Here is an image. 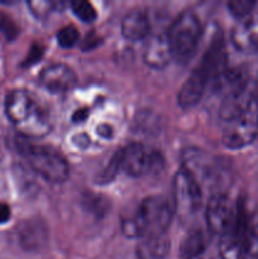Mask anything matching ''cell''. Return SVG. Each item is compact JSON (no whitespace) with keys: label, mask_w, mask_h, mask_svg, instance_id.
Segmentation results:
<instances>
[{"label":"cell","mask_w":258,"mask_h":259,"mask_svg":"<svg viewBox=\"0 0 258 259\" xmlns=\"http://www.w3.org/2000/svg\"><path fill=\"white\" fill-rule=\"evenodd\" d=\"M5 113L24 138H40L50 132L48 116L38 101L25 90H12L5 98Z\"/></svg>","instance_id":"6da1fadb"},{"label":"cell","mask_w":258,"mask_h":259,"mask_svg":"<svg viewBox=\"0 0 258 259\" xmlns=\"http://www.w3.org/2000/svg\"><path fill=\"white\" fill-rule=\"evenodd\" d=\"M174 209L168 200L162 196L144 199L136 214L124 222L123 229L129 237L147 238L164 234L171 224Z\"/></svg>","instance_id":"7a4b0ae2"},{"label":"cell","mask_w":258,"mask_h":259,"mask_svg":"<svg viewBox=\"0 0 258 259\" xmlns=\"http://www.w3.org/2000/svg\"><path fill=\"white\" fill-rule=\"evenodd\" d=\"M18 151L27 158L28 163L38 175L53 184H62L70 174L68 163L65 157L51 147L37 146L29 139L22 138L17 143Z\"/></svg>","instance_id":"3957f363"},{"label":"cell","mask_w":258,"mask_h":259,"mask_svg":"<svg viewBox=\"0 0 258 259\" xmlns=\"http://www.w3.org/2000/svg\"><path fill=\"white\" fill-rule=\"evenodd\" d=\"M172 56L177 60H186L196 50L201 37V23L191 10L182 12L167 30Z\"/></svg>","instance_id":"277c9868"},{"label":"cell","mask_w":258,"mask_h":259,"mask_svg":"<svg viewBox=\"0 0 258 259\" xmlns=\"http://www.w3.org/2000/svg\"><path fill=\"white\" fill-rule=\"evenodd\" d=\"M257 136L258 106L253 98V100L237 116L224 123L222 142L229 149H242L252 144Z\"/></svg>","instance_id":"5b68a950"},{"label":"cell","mask_w":258,"mask_h":259,"mask_svg":"<svg viewBox=\"0 0 258 259\" xmlns=\"http://www.w3.org/2000/svg\"><path fill=\"white\" fill-rule=\"evenodd\" d=\"M118 153L120 171H124L129 176H143L149 172L157 171L163 166L161 154L143 144L133 143Z\"/></svg>","instance_id":"8992f818"},{"label":"cell","mask_w":258,"mask_h":259,"mask_svg":"<svg viewBox=\"0 0 258 259\" xmlns=\"http://www.w3.org/2000/svg\"><path fill=\"white\" fill-rule=\"evenodd\" d=\"M201 204V186L185 168L177 171L174 177V207L182 218L196 212Z\"/></svg>","instance_id":"52a82bcc"},{"label":"cell","mask_w":258,"mask_h":259,"mask_svg":"<svg viewBox=\"0 0 258 259\" xmlns=\"http://www.w3.org/2000/svg\"><path fill=\"white\" fill-rule=\"evenodd\" d=\"M250 220L245 214V209L242 202L238 204L237 214L234 220L229 225L224 234L220 237V258L222 259H239L243 245L247 239Z\"/></svg>","instance_id":"ba28073f"},{"label":"cell","mask_w":258,"mask_h":259,"mask_svg":"<svg viewBox=\"0 0 258 259\" xmlns=\"http://www.w3.org/2000/svg\"><path fill=\"white\" fill-rule=\"evenodd\" d=\"M239 202H233L225 194H215L209 200L206 207V222L209 230L215 235L222 237L234 220Z\"/></svg>","instance_id":"9c48e42d"},{"label":"cell","mask_w":258,"mask_h":259,"mask_svg":"<svg viewBox=\"0 0 258 259\" xmlns=\"http://www.w3.org/2000/svg\"><path fill=\"white\" fill-rule=\"evenodd\" d=\"M230 40L234 48L245 55L258 52V12L239 19L233 27Z\"/></svg>","instance_id":"30bf717a"},{"label":"cell","mask_w":258,"mask_h":259,"mask_svg":"<svg viewBox=\"0 0 258 259\" xmlns=\"http://www.w3.org/2000/svg\"><path fill=\"white\" fill-rule=\"evenodd\" d=\"M39 81L45 89L55 94L66 93L75 88L77 82L76 73L73 72L72 68L63 63H55L40 72Z\"/></svg>","instance_id":"8fae6325"},{"label":"cell","mask_w":258,"mask_h":259,"mask_svg":"<svg viewBox=\"0 0 258 259\" xmlns=\"http://www.w3.org/2000/svg\"><path fill=\"white\" fill-rule=\"evenodd\" d=\"M144 62L152 68H164L174 58L167 33L151 34L146 39L143 50Z\"/></svg>","instance_id":"7c38bea8"},{"label":"cell","mask_w":258,"mask_h":259,"mask_svg":"<svg viewBox=\"0 0 258 259\" xmlns=\"http://www.w3.org/2000/svg\"><path fill=\"white\" fill-rule=\"evenodd\" d=\"M209 82V77L200 67H196L194 72L187 77L179 91V105L184 109L196 105L204 94L205 88Z\"/></svg>","instance_id":"4fadbf2b"},{"label":"cell","mask_w":258,"mask_h":259,"mask_svg":"<svg viewBox=\"0 0 258 259\" xmlns=\"http://www.w3.org/2000/svg\"><path fill=\"white\" fill-rule=\"evenodd\" d=\"M121 33L132 42L146 40L151 35V22L146 13L141 10L128 13L121 20Z\"/></svg>","instance_id":"5bb4252c"},{"label":"cell","mask_w":258,"mask_h":259,"mask_svg":"<svg viewBox=\"0 0 258 259\" xmlns=\"http://www.w3.org/2000/svg\"><path fill=\"white\" fill-rule=\"evenodd\" d=\"M171 249V240L167 234L152 235L142 238L141 243L137 247V258L138 259H166Z\"/></svg>","instance_id":"9a60e30c"},{"label":"cell","mask_w":258,"mask_h":259,"mask_svg":"<svg viewBox=\"0 0 258 259\" xmlns=\"http://www.w3.org/2000/svg\"><path fill=\"white\" fill-rule=\"evenodd\" d=\"M206 252V239L200 232L192 233L185 239L181 247V259H194L201 257Z\"/></svg>","instance_id":"2e32d148"},{"label":"cell","mask_w":258,"mask_h":259,"mask_svg":"<svg viewBox=\"0 0 258 259\" xmlns=\"http://www.w3.org/2000/svg\"><path fill=\"white\" fill-rule=\"evenodd\" d=\"M239 259H258V219L250 220L247 239Z\"/></svg>","instance_id":"e0dca14e"},{"label":"cell","mask_w":258,"mask_h":259,"mask_svg":"<svg viewBox=\"0 0 258 259\" xmlns=\"http://www.w3.org/2000/svg\"><path fill=\"white\" fill-rule=\"evenodd\" d=\"M71 8H72L73 14H75L78 19H81L85 23L93 22V20H95L96 17H98L95 8H94L93 4H90L89 2L75 0V2L71 3Z\"/></svg>","instance_id":"ac0fdd59"},{"label":"cell","mask_w":258,"mask_h":259,"mask_svg":"<svg viewBox=\"0 0 258 259\" xmlns=\"http://www.w3.org/2000/svg\"><path fill=\"white\" fill-rule=\"evenodd\" d=\"M78 38H80V33L77 28L72 24L61 28L57 33V42L63 48L73 47L78 42Z\"/></svg>","instance_id":"d6986e66"},{"label":"cell","mask_w":258,"mask_h":259,"mask_svg":"<svg viewBox=\"0 0 258 259\" xmlns=\"http://www.w3.org/2000/svg\"><path fill=\"white\" fill-rule=\"evenodd\" d=\"M255 5L257 3L250 2V0H234V2L228 3L229 12L238 19H243L252 14L254 12Z\"/></svg>","instance_id":"ffe728a7"},{"label":"cell","mask_w":258,"mask_h":259,"mask_svg":"<svg viewBox=\"0 0 258 259\" xmlns=\"http://www.w3.org/2000/svg\"><path fill=\"white\" fill-rule=\"evenodd\" d=\"M30 8V12L37 18H45L50 14L55 8L57 7V3L55 2H43V0H35V2L28 3Z\"/></svg>","instance_id":"44dd1931"},{"label":"cell","mask_w":258,"mask_h":259,"mask_svg":"<svg viewBox=\"0 0 258 259\" xmlns=\"http://www.w3.org/2000/svg\"><path fill=\"white\" fill-rule=\"evenodd\" d=\"M83 205H85L86 209H88L89 211L93 212V214L100 215L106 211L108 201L104 200L101 196H91V195H86V199L83 200Z\"/></svg>","instance_id":"7402d4cb"},{"label":"cell","mask_w":258,"mask_h":259,"mask_svg":"<svg viewBox=\"0 0 258 259\" xmlns=\"http://www.w3.org/2000/svg\"><path fill=\"white\" fill-rule=\"evenodd\" d=\"M0 30L5 35V38L9 40L14 39L19 33V29H18L14 20L5 14H0Z\"/></svg>","instance_id":"603a6c76"},{"label":"cell","mask_w":258,"mask_h":259,"mask_svg":"<svg viewBox=\"0 0 258 259\" xmlns=\"http://www.w3.org/2000/svg\"><path fill=\"white\" fill-rule=\"evenodd\" d=\"M43 55V47L39 45H34L33 46V48L30 50L29 52V56L27 57V60H25V63H27L28 66L32 65V63H35L38 60H39L40 57H42Z\"/></svg>","instance_id":"cb8c5ba5"},{"label":"cell","mask_w":258,"mask_h":259,"mask_svg":"<svg viewBox=\"0 0 258 259\" xmlns=\"http://www.w3.org/2000/svg\"><path fill=\"white\" fill-rule=\"evenodd\" d=\"M10 207L4 202H0V224H4L10 219Z\"/></svg>","instance_id":"d4e9b609"},{"label":"cell","mask_w":258,"mask_h":259,"mask_svg":"<svg viewBox=\"0 0 258 259\" xmlns=\"http://www.w3.org/2000/svg\"><path fill=\"white\" fill-rule=\"evenodd\" d=\"M86 116H88V111L86 110H80V111H77V113L75 114V115H73V121H76V123H77V121H83L86 119Z\"/></svg>","instance_id":"484cf974"},{"label":"cell","mask_w":258,"mask_h":259,"mask_svg":"<svg viewBox=\"0 0 258 259\" xmlns=\"http://www.w3.org/2000/svg\"><path fill=\"white\" fill-rule=\"evenodd\" d=\"M253 94H254V100H255V104H257V106H258V81H257V85H255V89H254V91H253Z\"/></svg>","instance_id":"4316f807"},{"label":"cell","mask_w":258,"mask_h":259,"mask_svg":"<svg viewBox=\"0 0 258 259\" xmlns=\"http://www.w3.org/2000/svg\"><path fill=\"white\" fill-rule=\"evenodd\" d=\"M194 259H210V258H207L206 255L204 254V255H201V257H197V258H194Z\"/></svg>","instance_id":"83f0119b"}]
</instances>
